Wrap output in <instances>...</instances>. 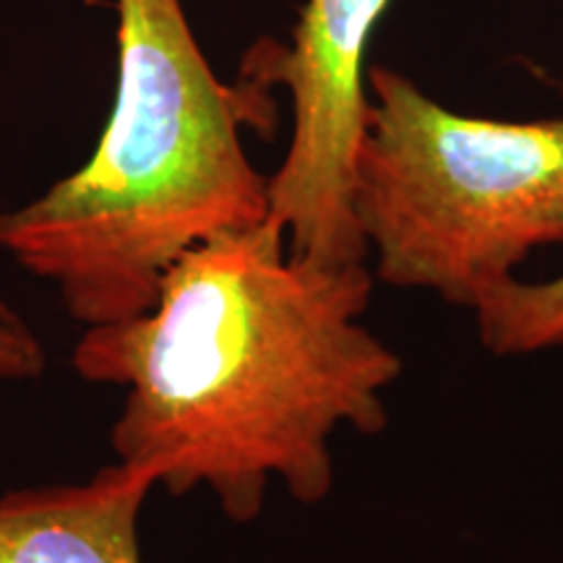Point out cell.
<instances>
[{"label": "cell", "instance_id": "cell-8", "mask_svg": "<svg viewBox=\"0 0 563 563\" xmlns=\"http://www.w3.org/2000/svg\"><path fill=\"white\" fill-rule=\"evenodd\" d=\"M559 89H561V97H563V84H561V87H559Z\"/></svg>", "mask_w": 563, "mask_h": 563}, {"label": "cell", "instance_id": "cell-2", "mask_svg": "<svg viewBox=\"0 0 563 563\" xmlns=\"http://www.w3.org/2000/svg\"><path fill=\"white\" fill-rule=\"evenodd\" d=\"M264 102L214 74L180 0H118V87L89 162L0 214V249L58 287L76 321L150 311L186 251L269 217L245 154Z\"/></svg>", "mask_w": 563, "mask_h": 563}, {"label": "cell", "instance_id": "cell-6", "mask_svg": "<svg viewBox=\"0 0 563 563\" xmlns=\"http://www.w3.org/2000/svg\"><path fill=\"white\" fill-rule=\"evenodd\" d=\"M481 342L496 355H532L563 347V272L545 282L517 277L475 302Z\"/></svg>", "mask_w": 563, "mask_h": 563}, {"label": "cell", "instance_id": "cell-5", "mask_svg": "<svg viewBox=\"0 0 563 563\" xmlns=\"http://www.w3.org/2000/svg\"><path fill=\"white\" fill-rule=\"evenodd\" d=\"M157 473L112 464L87 483L0 498V563H141L139 519Z\"/></svg>", "mask_w": 563, "mask_h": 563}, {"label": "cell", "instance_id": "cell-4", "mask_svg": "<svg viewBox=\"0 0 563 563\" xmlns=\"http://www.w3.org/2000/svg\"><path fill=\"white\" fill-rule=\"evenodd\" d=\"M391 0H306L292 47L269 60L266 79L292 97V139L269 178V217L295 256L365 264L352 178L368 129L365 51Z\"/></svg>", "mask_w": 563, "mask_h": 563}, {"label": "cell", "instance_id": "cell-7", "mask_svg": "<svg viewBox=\"0 0 563 563\" xmlns=\"http://www.w3.org/2000/svg\"><path fill=\"white\" fill-rule=\"evenodd\" d=\"M5 336H9V308L0 302V344L5 342Z\"/></svg>", "mask_w": 563, "mask_h": 563}, {"label": "cell", "instance_id": "cell-1", "mask_svg": "<svg viewBox=\"0 0 563 563\" xmlns=\"http://www.w3.org/2000/svg\"><path fill=\"white\" fill-rule=\"evenodd\" d=\"M371 292L368 264L295 256L266 217L183 253L150 311L87 327L74 368L125 386L118 462L154 470L175 496L209 488L251 522L272 477L300 504L327 498L336 428L386 426L402 361L363 327Z\"/></svg>", "mask_w": 563, "mask_h": 563}, {"label": "cell", "instance_id": "cell-3", "mask_svg": "<svg viewBox=\"0 0 563 563\" xmlns=\"http://www.w3.org/2000/svg\"><path fill=\"white\" fill-rule=\"evenodd\" d=\"M365 84L352 211L373 277L475 308L534 249L563 243V118L460 115L386 66Z\"/></svg>", "mask_w": 563, "mask_h": 563}]
</instances>
